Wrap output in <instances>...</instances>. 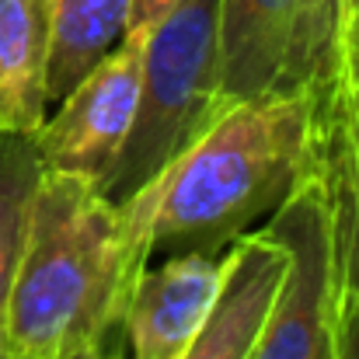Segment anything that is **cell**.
Wrapping results in <instances>:
<instances>
[{
	"label": "cell",
	"mask_w": 359,
	"mask_h": 359,
	"mask_svg": "<svg viewBox=\"0 0 359 359\" xmlns=\"http://www.w3.org/2000/svg\"><path fill=\"white\" fill-rule=\"evenodd\" d=\"M150 262L119 203L91 178L42 168L25 244L4 304L14 359H63L122 321L133 279Z\"/></svg>",
	"instance_id": "cell-1"
},
{
	"label": "cell",
	"mask_w": 359,
	"mask_h": 359,
	"mask_svg": "<svg viewBox=\"0 0 359 359\" xmlns=\"http://www.w3.org/2000/svg\"><path fill=\"white\" fill-rule=\"evenodd\" d=\"M314 95L265 91L227 102L150 189V255L227 251L314 164Z\"/></svg>",
	"instance_id": "cell-2"
},
{
	"label": "cell",
	"mask_w": 359,
	"mask_h": 359,
	"mask_svg": "<svg viewBox=\"0 0 359 359\" xmlns=\"http://www.w3.org/2000/svg\"><path fill=\"white\" fill-rule=\"evenodd\" d=\"M227 105L220 84V0H178L143 39L136 112L116 161L95 182L112 203L154 182Z\"/></svg>",
	"instance_id": "cell-3"
},
{
	"label": "cell",
	"mask_w": 359,
	"mask_h": 359,
	"mask_svg": "<svg viewBox=\"0 0 359 359\" xmlns=\"http://www.w3.org/2000/svg\"><path fill=\"white\" fill-rule=\"evenodd\" d=\"M262 231L283 244L286 269L251 359H335V206L318 140L311 171Z\"/></svg>",
	"instance_id": "cell-4"
},
{
	"label": "cell",
	"mask_w": 359,
	"mask_h": 359,
	"mask_svg": "<svg viewBox=\"0 0 359 359\" xmlns=\"http://www.w3.org/2000/svg\"><path fill=\"white\" fill-rule=\"evenodd\" d=\"M147 28H126L116 49H109L46 116L35 147L42 168L67 171L98 182L116 161L129 122L136 112L140 74H143Z\"/></svg>",
	"instance_id": "cell-5"
},
{
	"label": "cell",
	"mask_w": 359,
	"mask_h": 359,
	"mask_svg": "<svg viewBox=\"0 0 359 359\" xmlns=\"http://www.w3.org/2000/svg\"><path fill=\"white\" fill-rule=\"evenodd\" d=\"M224 283V251H178L143 265L122 311L129 359H182Z\"/></svg>",
	"instance_id": "cell-6"
},
{
	"label": "cell",
	"mask_w": 359,
	"mask_h": 359,
	"mask_svg": "<svg viewBox=\"0 0 359 359\" xmlns=\"http://www.w3.org/2000/svg\"><path fill=\"white\" fill-rule=\"evenodd\" d=\"M286 251L262 227L224 251L220 293L182 359H251L272 300L279 293Z\"/></svg>",
	"instance_id": "cell-7"
},
{
	"label": "cell",
	"mask_w": 359,
	"mask_h": 359,
	"mask_svg": "<svg viewBox=\"0 0 359 359\" xmlns=\"http://www.w3.org/2000/svg\"><path fill=\"white\" fill-rule=\"evenodd\" d=\"M49 0H0V133L35 136L49 116Z\"/></svg>",
	"instance_id": "cell-8"
},
{
	"label": "cell",
	"mask_w": 359,
	"mask_h": 359,
	"mask_svg": "<svg viewBox=\"0 0 359 359\" xmlns=\"http://www.w3.org/2000/svg\"><path fill=\"white\" fill-rule=\"evenodd\" d=\"M290 21L293 0H220V84L227 102L276 88Z\"/></svg>",
	"instance_id": "cell-9"
},
{
	"label": "cell",
	"mask_w": 359,
	"mask_h": 359,
	"mask_svg": "<svg viewBox=\"0 0 359 359\" xmlns=\"http://www.w3.org/2000/svg\"><path fill=\"white\" fill-rule=\"evenodd\" d=\"M129 7L133 0H49V105L119 46L129 28Z\"/></svg>",
	"instance_id": "cell-10"
},
{
	"label": "cell",
	"mask_w": 359,
	"mask_h": 359,
	"mask_svg": "<svg viewBox=\"0 0 359 359\" xmlns=\"http://www.w3.org/2000/svg\"><path fill=\"white\" fill-rule=\"evenodd\" d=\"M353 0H293L290 42L272 91L321 95L339 81Z\"/></svg>",
	"instance_id": "cell-11"
},
{
	"label": "cell",
	"mask_w": 359,
	"mask_h": 359,
	"mask_svg": "<svg viewBox=\"0 0 359 359\" xmlns=\"http://www.w3.org/2000/svg\"><path fill=\"white\" fill-rule=\"evenodd\" d=\"M39 175H42V157L35 136L0 133V325H4L7 290L18 269V255L25 244L28 210H32Z\"/></svg>",
	"instance_id": "cell-12"
},
{
	"label": "cell",
	"mask_w": 359,
	"mask_h": 359,
	"mask_svg": "<svg viewBox=\"0 0 359 359\" xmlns=\"http://www.w3.org/2000/svg\"><path fill=\"white\" fill-rule=\"evenodd\" d=\"M339 98L346 112V133H349V150H353V171H359V11L349 14L346 28V46H342V67H339Z\"/></svg>",
	"instance_id": "cell-13"
},
{
	"label": "cell",
	"mask_w": 359,
	"mask_h": 359,
	"mask_svg": "<svg viewBox=\"0 0 359 359\" xmlns=\"http://www.w3.org/2000/svg\"><path fill=\"white\" fill-rule=\"evenodd\" d=\"M335 359H359V293H335Z\"/></svg>",
	"instance_id": "cell-14"
},
{
	"label": "cell",
	"mask_w": 359,
	"mask_h": 359,
	"mask_svg": "<svg viewBox=\"0 0 359 359\" xmlns=\"http://www.w3.org/2000/svg\"><path fill=\"white\" fill-rule=\"evenodd\" d=\"M63 359H129L122 321H116V325L105 328L95 342H88L84 349H77V353H70V356H63Z\"/></svg>",
	"instance_id": "cell-15"
},
{
	"label": "cell",
	"mask_w": 359,
	"mask_h": 359,
	"mask_svg": "<svg viewBox=\"0 0 359 359\" xmlns=\"http://www.w3.org/2000/svg\"><path fill=\"white\" fill-rule=\"evenodd\" d=\"M178 0H133V7H129V28H147V25H154L168 7H175Z\"/></svg>",
	"instance_id": "cell-16"
},
{
	"label": "cell",
	"mask_w": 359,
	"mask_h": 359,
	"mask_svg": "<svg viewBox=\"0 0 359 359\" xmlns=\"http://www.w3.org/2000/svg\"><path fill=\"white\" fill-rule=\"evenodd\" d=\"M0 359H14L11 353H7V346H4V339H0Z\"/></svg>",
	"instance_id": "cell-17"
},
{
	"label": "cell",
	"mask_w": 359,
	"mask_h": 359,
	"mask_svg": "<svg viewBox=\"0 0 359 359\" xmlns=\"http://www.w3.org/2000/svg\"><path fill=\"white\" fill-rule=\"evenodd\" d=\"M353 11H359V0H353ZM353 11H349V14H353Z\"/></svg>",
	"instance_id": "cell-18"
}]
</instances>
